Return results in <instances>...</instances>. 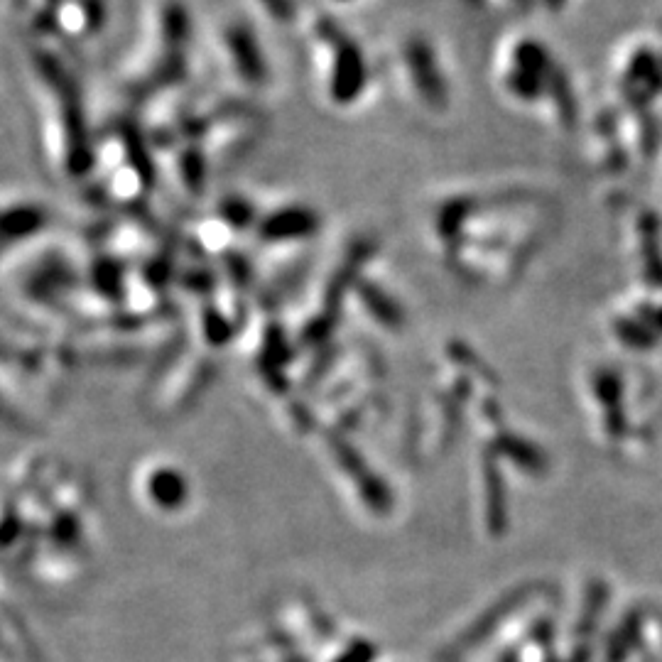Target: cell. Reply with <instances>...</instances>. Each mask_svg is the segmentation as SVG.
Returning <instances> with one entry per match:
<instances>
[{
    "mask_svg": "<svg viewBox=\"0 0 662 662\" xmlns=\"http://www.w3.org/2000/svg\"><path fill=\"white\" fill-rule=\"evenodd\" d=\"M32 101L37 108V130L45 165L64 182H84L94 175L96 140L86 126L79 86L67 64L47 50L45 42L25 59Z\"/></svg>",
    "mask_w": 662,
    "mask_h": 662,
    "instance_id": "1",
    "label": "cell"
},
{
    "mask_svg": "<svg viewBox=\"0 0 662 662\" xmlns=\"http://www.w3.org/2000/svg\"><path fill=\"white\" fill-rule=\"evenodd\" d=\"M302 27L317 99L336 113L356 111L373 84V69L363 47L327 10L309 13Z\"/></svg>",
    "mask_w": 662,
    "mask_h": 662,
    "instance_id": "2",
    "label": "cell"
},
{
    "mask_svg": "<svg viewBox=\"0 0 662 662\" xmlns=\"http://www.w3.org/2000/svg\"><path fill=\"white\" fill-rule=\"evenodd\" d=\"M189 13L179 0H155L143 20V35L135 42L121 72L123 89L143 101L182 84L189 50Z\"/></svg>",
    "mask_w": 662,
    "mask_h": 662,
    "instance_id": "3",
    "label": "cell"
},
{
    "mask_svg": "<svg viewBox=\"0 0 662 662\" xmlns=\"http://www.w3.org/2000/svg\"><path fill=\"white\" fill-rule=\"evenodd\" d=\"M395 79L400 94L415 106L417 111L430 118H444L452 111V81L442 54L430 37L422 32H410L395 45L393 57Z\"/></svg>",
    "mask_w": 662,
    "mask_h": 662,
    "instance_id": "4",
    "label": "cell"
},
{
    "mask_svg": "<svg viewBox=\"0 0 662 662\" xmlns=\"http://www.w3.org/2000/svg\"><path fill=\"white\" fill-rule=\"evenodd\" d=\"M214 54L224 77L233 81V86H238L241 91L258 94L268 86V57L260 45L258 32L246 20L231 18L219 23L214 35Z\"/></svg>",
    "mask_w": 662,
    "mask_h": 662,
    "instance_id": "5",
    "label": "cell"
},
{
    "mask_svg": "<svg viewBox=\"0 0 662 662\" xmlns=\"http://www.w3.org/2000/svg\"><path fill=\"white\" fill-rule=\"evenodd\" d=\"M322 229V216L305 202H280L260 211L253 238L263 251L273 255L302 253Z\"/></svg>",
    "mask_w": 662,
    "mask_h": 662,
    "instance_id": "6",
    "label": "cell"
},
{
    "mask_svg": "<svg viewBox=\"0 0 662 662\" xmlns=\"http://www.w3.org/2000/svg\"><path fill=\"white\" fill-rule=\"evenodd\" d=\"M52 226V214L45 204L37 202L30 197L10 199L5 197L3 202V241H5V255L13 253L15 248L32 246L40 243L47 236Z\"/></svg>",
    "mask_w": 662,
    "mask_h": 662,
    "instance_id": "7",
    "label": "cell"
},
{
    "mask_svg": "<svg viewBox=\"0 0 662 662\" xmlns=\"http://www.w3.org/2000/svg\"><path fill=\"white\" fill-rule=\"evenodd\" d=\"M162 175L170 179L177 194L187 199H199L209 182L211 165L197 140H182L172 148L162 150Z\"/></svg>",
    "mask_w": 662,
    "mask_h": 662,
    "instance_id": "8",
    "label": "cell"
},
{
    "mask_svg": "<svg viewBox=\"0 0 662 662\" xmlns=\"http://www.w3.org/2000/svg\"><path fill=\"white\" fill-rule=\"evenodd\" d=\"M106 25V3L103 0H59L52 18L50 37L62 42H89ZM45 42V40H42Z\"/></svg>",
    "mask_w": 662,
    "mask_h": 662,
    "instance_id": "9",
    "label": "cell"
},
{
    "mask_svg": "<svg viewBox=\"0 0 662 662\" xmlns=\"http://www.w3.org/2000/svg\"><path fill=\"white\" fill-rule=\"evenodd\" d=\"M238 241V233L229 221L221 219L216 211L202 216V219L194 221V226L189 229V243L194 246L202 258H226L233 253V243Z\"/></svg>",
    "mask_w": 662,
    "mask_h": 662,
    "instance_id": "10",
    "label": "cell"
},
{
    "mask_svg": "<svg viewBox=\"0 0 662 662\" xmlns=\"http://www.w3.org/2000/svg\"><path fill=\"white\" fill-rule=\"evenodd\" d=\"M251 8H255L260 20L278 27H290L297 23V3L295 0H248Z\"/></svg>",
    "mask_w": 662,
    "mask_h": 662,
    "instance_id": "11",
    "label": "cell"
},
{
    "mask_svg": "<svg viewBox=\"0 0 662 662\" xmlns=\"http://www.w3.org/2000/svg\"><path fill=\"white\" fill-rule=\"evenodd\" d=\"M319 3L331 5V8H334V5H351V3H356V0H319Z\"/></svg>",
    "mask_w": 662,
    "mask_h": 662,
    "instance_id": "12",
    "label": "cell"
}]
</instances>
